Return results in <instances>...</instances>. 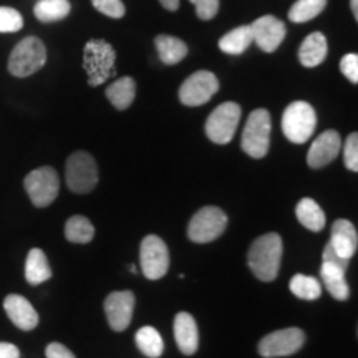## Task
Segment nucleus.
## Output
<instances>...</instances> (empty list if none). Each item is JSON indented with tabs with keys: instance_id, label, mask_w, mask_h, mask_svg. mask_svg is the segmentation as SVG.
Masks as SVG:
<instances>
[{
	"instance_id": "33",
	"label": "nucleus",
	"mask_w": 358,
	"mask_h": 358,
	"mask_svg": "<svg viewBox=\"0 0 358 358\" xmlns=\"http://www.w3.org/2000/svg\"><path fill=\"white\" fill-rule=\"evenodd\" d=\"M343 161H345V166L350 171H358V134L350 133L348 134L345 146H343Z\"/></svg>"
},
{
	"instance_id": "1",
	"label": "nucleus",
	"mask_w": 358,
	"mask_h": 358,
	"mask_svg": "<svg viewBox=\"0 0 358 358\" xmlns=\"http://www.w3.org/2000/svg\"><path fill=\"white\" fill-rule=\"evenodd\" d=\"M284 244L277 232L257 237L249 248L248 264L252 274L262 282H272L279 274Z\"/></svg>"
},
{
	"instance_id": "19",
	"label": "nucleus",
	"mask_w": 358,
	"mask_h": 358,
	"mask_svg": "<svg viewBox=\"0 0 358 358\" xmlns=\"http://www.w3.org/2000/svg\"><path fill=\"white\" fill-rule=\"evenodd\" d=\"M347 271L337 264L322 261L320 284L325 285L329 294L337 301H347L350 297V287L347 282Z\"/></svg>"
},
{
	"instance_id": "36",
	"label": "nucleus",
	"mask_w": 358,
	"mask_h": 358,
	"mask_svg": "<svg viewBox=\"0 0 358 358\" xmlns=\"http://www.w3.org/2000/svg\"><path fill=\"white\" fill-rule=\"evenodd\" d=\"M45 357L47 358H77L70 348H66L65 345H62V343H58V342L48 343L47 348H45Z\"/></svg>"
},
{
	"instance_id": "8",
	"label": "nucleus",
	"mask_w": 358,
	"mask_h": 358,
	"mask_svg": "<svg viewBox=\"0 0 358 358\" xmlns=\"http://www.w3.org/2000/svg\"><path fill=\"white\" fill-rule=\"evenodd\" d=\"M227 227V216L221 208L206 206L191 217L187 237L196 244H208L216 241Z\"/></svg>"
},
{
	"instance_id": "10",
	"label": "nucleus",
	"mask_w": 358,
	"mask_h": 358,
	"mask_svg": "<svg viewBox=\"0 0 358 358\" xmlns=\"http://www.w3.org/2000/svg\"><path fill=\"white\" fill-rule=\"evenodd\" d=\"M141 272L148 280H159L169 271V249L158 236L151 234L143 239L140 248Z\"/></svg>"
},
{
	"instance_id": "26",
	"label": "nucleus",
	"mask_w": 358,
	"mask_h": 358,
	"mask_svg": "<svg viewBox=\"0 0 358 358\" xmlns=\"http://www.w3.org/2000/svg\"><path fill=\"white\" fill-rule=\"evenodd\" d=\"M134 340H136V347L140 348L143 355L148 358H159L164 352V342L163 337L155 327L145 325L138 330L136 335H134Z\"/></svg>"
},
{
	"instance_id": "39",
	"label": "nucleus",
	"mask_w": 358,
	"mask_h": 358,
	"mask_svg": "<svg viewBox=\"0 0 358 358\" xmlns=\"http://www.w3.org/2000/svg\"><path fill=\"white\" fill-rule=\"evenodd\" d=\"M159 3L169 12H176L179 8V0H159Z\"/></svg>"
},
{
	"instance_id": "16",
	"label": "nucleus",
	"mask_w": 358,
	"mask_h": 358,
	"mask_svg": "<svg viewBox=\"0 0 358 358\" xmlns=\"http://www.w3.org/2000/svg\"><path fill=\"white\" fill-rule=\"evenodd\" d=\"M3 310L17 329L30 332L38 325V313L24 295L10 294L3 301Z\"/></svg>"
},
{
	"instance_id": "12",
	"label": "nucleus",
	"mask_w": 358,
	"mask_h": 358,
	"mask_svg": "<svg viewBox=\"0 0 358 358\" xmlns=\"http://www.w3.org/2000/svg\"><path fill=\"white\" fill-rule=\"evenodd\" d=\"M219 92V80L213 71L199 70L185 80L179 88V101L185 106H201Z\"/></svg>"
},
{
	"instance_id": "13",
	"label": "nucleus",
	"mask_w": 358,
	"mask_h": 358,
	"mask_svg": "<svg viewBox=\"0 0 358 358\" xmlns=\"http://www.w3.org/2000/svg\"><path fill=\"white\" fill-rule=\"evenodd\" d=\"M134 303H136V297L131 290H118V292L108 294V297L105 299V313L111 330L123 332L128 329L133 319Z\"/></svg>"
},
{
	"instance_id": "37",
	"label": "nucleus",
	"mask_w": 358,
	"mask_h": 358,
	"mask_svg": "<svg viewBox=\"0 0 358 358\" xmlns=\"http://www.w3.org/2000/svg\"><path fill=\"white\" fill-rule=\"evenodd\" d=\"M322 261L337 264V266L343 267V268H345V271L348 268V264H350V261H348V259L340 257L338 254L332 249V245H330V244H327L325 248H324V254H322Z\"/></svg>"
},
{
	"instance_id": "27",
	"label": "nucleus",
	"mask_w": 358,
	"mask_h": 358,
	"mask_svg": "<svg viewBox=\"0 0 358 358\" xmlns=\"http://www.w3.org/2000/svg\"><path fill=\"white\" fill-rule=\"evenodd\" d=\"M71 10L69 0H38L34 7L35 17L43 24L64 20Z\"/></svg>"
},
{
	"instance_id": "9",
	"label": "nucleus",
	"mask_w": 358,
	"mask_h": 358,
	"mask_svg": "<svg viewBox=\"0 0 358 358\" xmlns=\"http://www.w3.org/2000/svg\"><path fill=\"white\" fill-rule=\"evenodd\" d=\"M24 186L34 206L47 208L58 198L60 179H58L55 169L50 166H42L27 174Z\"/></svg>"
},
{
	"instance_id": "29",
	"label": "nucleus",
	"mask_w": 358,
	"mask_h": 358,
	"mask_svg": "<svg viewBox=\"0 0 358 358\" xmlns=\"http://www.w3.org/2000/svg\"><path fill=\"white\" fill-rule=\"evenodd\" d=\"M289 289L295 297L302 301H317L322 295L320 280L303 274H295L289 282Z\"/></svg>"
},
{
	"instance_id": "32",
	"label": "nucleus",
	"mask_w": 358,
	"mask_h": 358,
	"mask_svg": "<svg viewBox=\"0 0 358 358\" xmlns=\"http://www.w3.org/2000/svg\"><path fill=\"white\" fill-rule=\"evenodd\" d=\"M92 3L98 12L106 17H111V19H122L127 13V8H124L122 0H92Z\"/></svg>"
},
{
	"instance_id": "21",
	"label": "nucleus",
	"mask_w": 358,
	"mask_h": 358,
	"mask_svg": "<svg viewBox=\"0 0 358 358\" xmlns=\"http://www.w3.org/2000/svg\"><path fill=\"white\" fill-rule=\"evenodd\" d=\"M156 50H158L159 60L164 65H176L181 60H185L187 52V45L181 38L171 37V35H158L155 40Z\"/></svg>"
},
{
	"instance_id": "7",
	"label": "nucleus",
	"mask_w": 358,
	"mask_h": 358,
	"mask_svg": "<svg viewBox=\"0 0 358 358\" xmlns=\"http://www.w3.org/2000/svg\"><path fill=\"white\" fill-rule=\"evenodd\" d=\"M241 115H243V110L234 101H226L219 105L206 120V136L216 145H227L234 138L241 122Z\"/></svg>"
},
{
	"instance_id": "4",
	"label": "nucleus",
	"mask_w": 358,
	"mask_h": 358,
	"mask_svg": "<svg viewBox=\"0 0 358 358\" xmlns=\"http://www.w3.org/2000/svg\"><path fill=\"white\" fill-rule=\"evenodd\" d=\"M271 113L266 108L254 110L249 115L243 131V140H241V148L244 153L254 159L264 158L271 146Z\"/></svg>"
},
{
	"instance_id": "6",
	"label": "nucleus",
	"mask_w": 358,
	"mask_h": 358,
	"mask_svg": "<svg viewBox=\"0 0 358 358\" xmlns=\"http://www.w3.org/2000/svg\"><path fill=\"white\" fill-rule=\"evenodd\" d=\"M66 186L75 194H88L98 185L96 161L87 151H75L65 166Z\"/></svg>"
},
{
	"instance_id": "5",
	"label": "nucleus",
	"mask_w": 358,
	"mask_h": 358,
	"mask_svg": "<svg viewBox=\"0 0 358 358\" xmlns=\"http://www.w3.org/2000/svg\"><path fill=\"white\" fill-rule=\"evenodd\" d=\"M317 115L312 105L307 101H294L290 103L282 115V131L289 141L295 145H302L310 140L315 131Z\"/></svg>"
},
{
	"instance_id": "31",
	"label": "nucleus",
	"mask_w": 358,
	"mask_h": 358,
	"mask_svg": "<svg viewBox=\"0 0 358 358\" xmlns=\"http://www.w3.org/2000/svg\"><path fill=\"white\" fill-rule=\"evenodd\" d=\"M24 27L20 12L12 7H0V34L19 32Z\"/></svg>"
},
{
	"instance_id": "30",
	"label": "nucleus",
	"mask_w": 358,
	"mask_h": 358,
	"mask_svg": "<svg viewBox=\"0 0 358 358\" xmlns=\"http://www.w3.org/2000/svg\"><path fill=\"white\" fill-rule=\"evenodd\" d=\"M327 0H297L289 10V20L294 24H306V22L319 17L325 10Z\"/></svg>"
},
{
	"instance_id": "17",
	"label": "nucleus",
	"mask_w": 358,
	"mask_h": 358,
	"mask_svg": "<svg viewBox=\"0 0 358 358\" xmlns=\"http://www.w3.org/2000/svg\"><path fill=\"white\" fill-rule=\"evenodd\" d=\"M330 245L340 257L350 259L355 256L358 248V234L355 226L348 219H337L330 231Z\"/></svg>"
},
{
	"instance_id": "28",
	"label": "nucleus",
	"mask_w": 358,
	"mask_h": 358,
	"mask_svg": "<svg viewBox=\"0 0 358 358\" xmlns=\"http://www.w3.org/2000/svg\"><path fill=\"white\" fill-rule=\"evenodd\" d=\"M65 237L69 243L88 244L95 237V227L92 221L85 216H71L65 224Z\"/></svg>"
},
{
	"instance_id": "20",
	"label": "nucleus",
	"mask_w": 358,
	"mask_h": 358,
	"mask_svg": "<svg viewBox=\"0 0 358 358\" xmlns=\"http://www.w3.org/2000/svg\"><path fill=\"white\" fill-rule=\"evenodd\" d=\"M327 53H329V43H327L325 35L322 32H313L303 40L299 48V60L306 69H313L325 60Z\"/></svg>"
},
{
	"instance_id": "14",
	"label": "nucleus",
	"mask_w": 358,
	"mask_h": 358,
	"mask_svg": "<svg viewBox=\"0 0 358 358\" xmlns=\"http://www.w3.org/2000/svg\"><path fill=\"white\" fill-rule=\"evenodd\" d=\"M252 30V38L257 47L266 53H274L280 43L284 42L287 29L282 20L274 15H262L250 25Z\"/></svg>"
},
{
	"instance_id": "15",
	"label": "nucleus",
	"mask_w": 358,
	"mask_h": 358,
	"mask_svg": "<svg viewBox=\"0 0 358 358\" xmlns=\"http://www.w3.org/2000/svg\"><path fill=\"white\" fill-rule=\"evenodd\" d=\"M340 150H342L340 134L335 129H327L313 140L307 153V164L312 169L324 168L337 158Z\"/></svg>"
},
{
	"instance_id": "35",
	"label": "nucleus",
	"mask_w": 358,
	"mask_h": 358,
	"mask_svg": "<svg viewBox=\"0 0 358 358\" xmlns=\"http://www.w3.org/2000/svg\"><path fill=\"white\" fill-rule=\"evenodd\" d=\"M340 70L353 85L358 83V55L357 53H347L340 62Z\"/></svg>"
},
{
	"instance_id": "38",
	"label": "nucleus",
	"mask_w": 358,
	"mask_h": 358,
	"mask_svg": "<svg viewBox=\"0 0 358 358\" xmlns=\"http://www.w3.org/2000/svg\"><path fill=\"white\" fill-rule=\"evenodd\" d=\"M0 358H20V350L13 343L0 342Z\"/></svg>"
},
{
	"instance_id": "25",
	"label": "nucleus",
	"mask_w": 358,
	"mask_h": 358,
	"mask_svg": "<svg viewBox=\"0 0 358 358\" xmlns=\"http://www.w3.org/2000/svg\"><path fill=\"white\" fill-rule=\"evenodd\" d=\"M254 42L252 30L250 25H241L237 29L227 32L224 37L219 40V50L227 53V55H241L250 47Z\"/></svg>"
},
{
	"instance_id": "40",
	"label": "nucleus",
	"mask_w": 358,
	"mask_h": 358,
	"mask_svg": "<svg viewBox=\"0 0 358 358\" xmlns=\"http://www.w3.org/2000/svg\"><path fill=\"white\" fill-rule=\"evenodd\" d=\"M350 8L353 13V19L358 20V0H350Z\"/></svg>"
},
{
	"instance_id": "24",
	"label": "nucleus",
	"mask_w": 358,
	"mask_h": 358,
	"mask_svg": "<svg viewBox=\"0 0 358 358\" xmlns=\"http://www.w3.org/2000/svg\"><path fill=\"white\" fill-rule=\"evenodd\" d=\"M52 277V268L42 249H32L25 261V279L30 285H38Z\"/></svg>"
},
{
	"instance_id": "23",
	"label": "nucleus",
	"mask_w": 358,
	"mask_h": 358,
	"mask_svg": "<svg viewBox=\"0 0 358 358\" xmlns=\"http://www.w3.org/2000/svg\"><path fill=\"white\" fill-rule=\"evenodd\" d=\"M136 96V83L131 77L118 78L106 88V98L116 110H128Z\"/></svg>"
},
{
	"instance_id": "3",
	"label": "nucleus",
	"mask_w": 358,
	"mask_h": 358,
	"mask_svg": "<svg viewBox=\"0 0 358 358\" xmlns=\"http://www.w3.org/2000/svg\"><path fill=\"white\" fill-rule=\"evenodd\" d=\"M47 64V48L38 37H25L13 47L8 57V71L17 78L37 73Z\"/></svg>"
},
{
	"instance_id": "11",
	"label": "nucleus",
	"mask_w": 358,
	"mask_h": 358,
	"mask_svg": "<svg viewBox=\"0 0 358 358\" xmlns=\"http://www.w3.org/2000/svg\"><path fill=\"white\" fill-rule=\"evenodd\" d=\"M306 343V334L297 327H289V329L275 330V332L267 334L261 342H259L257 350L259 355L264 358H279L289 357L297 353Z\"/></svg>"
},
{
	"instance_id": "18",
	"label": "nucleus",
	"mask_w": 358,
	"mask_h": 358,
	"mask_svg": "<svg viewBox=\"0 0 358 358\" xmlns=\"http://www.w3.org/2000/svg\"><path fill=\"white\" fill-rule=\"evenodd\" d=\"M174 338L185 355H194L199 347V332L194 317L187 312H179L174 317Z\"/></svg>"
},
{
	"instance_id": "34",
	"label": "nucleus",
	"mask_w": 358,
	"mask_h": 358,
	"mask_svg": "<svg viewBox=\"0 0 358 358\" xmlns=\"http://www.w3.org/2000/svg\"><path fill=\"white\" fill-rule=\"evenodd\" d=\"M196 7V13L201 20H213L219 12V0H189Z\"/></svg>"
},
{
	"instance_id": "41",
	"label": "nucleus",
	"mask_w": 358,
	"mask_h": 358,
	"mask_svg": "<svg viewBox=\"0 0 358 358\" xmlns=\"http://www.w3.org/2000/svg\"><path fill=\"white\" fill-rule=\"evenodd\" d=\"M129 271H131V274H136L138 268H136V266H134V264H131V266H129Z\"/></svg>"
},
{
	"instance_id": "22",
	"label": "nucleus",
	"mask_w": 358,
	"mask_h": 358,
	"mask_svg": "<svg viewBox=\"0 0 358 358\" xmlns=\"http://www.w3.org/2000/svg\"><path fill=\"white\" fill-rule=\"evenodd\" d=\"M295 216L303 227L312 232H319L325 227L327 216L324 209L315 203L312 198H303L299 201L295 208Z\"/></svg>"
},
{
	"instance_id": "2",
	"label": "nucleus",
	"mask_w": 358,
	"mask_h": 358,
	"mask_svg": "<svg viewBox=\"0 0 358 358\" xmlns=\"http://www.w3.org/2000/svg\"><path fill=\"white\" fill-rule=\"evenodd\" d=\"M116 52L103 38H92L83 48V70L87 71L90 87H100L115 77Z\"/></svg>"
}]
</instances>
